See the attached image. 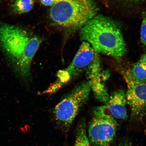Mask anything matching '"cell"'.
Instances as JSON below:
<instances>
[{
    "mask_svg": "<svg viewBox=\"0 0 146 146\" xmlns=\"http://www.w3.org/2000/svg\"><path fill=\"white\" fill-rule=\"evenodd\" d=\"M42 41L21 27L0 21V48L24 81L30 77L33 59Z\"/></svg>",
    "mask_w": 146,
    "mask_h": 146,
    "instance_id": "obj_1",
    "label": "cell"
},
{
    "mask_svg": "<svg viewBox=\"0 0 146 146\" xmlns=\"http://www.w3.org/2000/svg\"><path fill=\"white\" fill-rule=\"evenodd\" d=\"M80 36L98 53L118 59L126 52V45L119 25L106 16H95L82 27Z\"/></svg>",
    "mask_w": 146,
    "mask_h": 146,
    "instance_id": "obj_2",
    "label": "cell"
},
{
    "mask_svg": "<svg viewBox=\"0 0 146 146\" xmlns=\"http://www.w3.org/2000/svg\"><path fill=\"white\" fill-rule=\"evenodd\" d=\"M98 12L94 0H58L51 8L50 14L56 24L74 30L81 29Z\"/></svg>",
    "mask_w": 146,
    "mask_h": 146,
    "instance_id": "obj_3",
    "label": "cell"
},
{
    "mask_svg": "<svg viewBox=\"0 0 146 146\" xmlns=\"http://www.w3.org/2000/svg\"><path fill=\"white\" fill-rule=\"evenodd\" d=\"M91 89L90 82H83L54 107L53 111L54 122L62 132H68L75 118L88 100Z\"/></svg>",
    "mask_w": 146,
    "mask_h": 146,
    "instance_id": "obj_4",
    "label": "cell"
},
{
    "mask_svg": "<svg viewBox=\"0 0 146 146\" xmlns=\"http://www.w3.org/2000/svg\"><path fill=\"white\" fill-rule=\"evenodd\" d=\"M98 53L86 42L83 41L69 66L57 73V79L48 89L52 94L59 90L66 84L79 76L84 70L99 59Z\"/></svg>",
    "mask_w": 146,
    "mask_h": 146,
    "instance_id": "obj_5",
    "label": "cell"
},
{
    "mask_svg": "<svg viewBox=\"0 0 146 146\" xmlns=\"http://www.w3.org/2000/svg\"><path fill=\"white\" fill-rule=\"evenodd\" d=\"M117 125L114 118L106 111L104 106L96 108L88 128L91 143L94 146H108L115 136Z\"/></svg>",
    "mask_w": 146,
    "mask_h": 146,
    "instance_id": "obj_6",
    "label": "cell"
},
{
    "mask_svg": "<svg viewBox=\"0 0 146 146\" xmlns=\"http://www.w3.org/2000/svg\"><path fill=\"white\" fill-rule=\"evenodd\" d=\"M124 76L127 85V103L130 106L132 116L138 117L146 112V83H137Z\"/></svg>",
    "mask_w": 146,
    "mask_h": 146,
    "instance_id": "obj_7",
    "label": "cell"
},
{
    "mask_svg": "<svg viewBox=\"0 0 146 146\" xmlns=\"http://www.w3.org/2000/svg\"><path fill=\"white\" fill-rule=\"evenodd\" d=\"M100 62L99 58L91 65L86 70L88 81L91 84V89L95 96L100 101L106 104L110 96L108 94L103 80L102 79Z\"/></svg>",
    "mask_w": 146,
    "mask_h": 146,
    "instance_id": "obj_8",
    "label": "cell"
},
{
    "mask_svg": "<svg viewBox=\"0 0 146 146\" xmlns=\"http://www.w3.org/2000/svg\"><path fill=\"white\" fill-rule=\"evenodd\" d=\"M127 103L126 93L119 89L112 93L104 105L106 111L110 113L113 117L118 119H125L127 117L126 108Z\"/></svg>",
    "mask_w": 146,
    "mask_h": 146,
    "instance_id": "obj_9",
    "label": "cell"
},
{
    "mask_svg": "<svg viewBox=\"0 0 146 146\" xmlns=\"http://www.w3.org/2000/svg\"><path fill=\"white\" fill-rule=\"evenodd\" d=\"M124 75L137 83H146V67L139 61L134 64Z\"/></svg>",
    "mask_w": 146,
    "mask_h": 146,
    "instance_id": "obj_10",
    "label": "cell"
},
{
    "mask_svg": "<svg viewBox=\"0 0 146 146\" xmlns=\"http://www.w3.org/2000/svg\"><path fill=\"white\" fill-rule=\"evenodd\" d=\"M74 146H92L87 136L86 124L84 119L80 120L76 127Z\"/></svg>",
    "mask_w": 146,
    "mask_h": 146,
    "instance_id": "obj_11",
    "label": "cell"
},
{
    "mask_svg": "<svg viewBox=\"0 0 146 146\" xmlns=\"http://www.w3.org/2000/svg\"><path fill=\"white\" fill-rule=\"evenodd\" d=\"M34 5L33 0H16L13 5V9L15 13L22 14L30 11Z\"/></svg>",
    "mask_w": 146,
    "mask_h": 146,
    "instance_id": "obj_12",
    "label": "cell"
},
{
    "mask_svg": "<svg viewBox=\"0 0 146 146\" xmlns=\"http://www.w3.org/2000/svg\"><path fill=\"white\" fill-rule=\"evenodd\" d=\"M140 39L142 46L145 47L146 45V12L142 13V21L140 33Z\"/></svg>",
    "mask_w": 146,
    "mask_h": 146,
    "instance_id": "obj_13",
    "label": "cell"
},
{
    "mask_svg": "<svg viewBox=\"0 0 146 146\" xmlns=\"http://www.w3.org/2000/svg\"><path fill=\"white\" fill-rule=\"evenodd\" d=\"M42 4L46 6H52L58 0H40Z\"/></svg>",
    "mask_w": 146,
    "mask_h": 146,
    "instance_id": "obj_14",
    "label": "cell"
},
{
    "mask_svg": "<svg viewBox=\"0 0 146 146\" xmlns=\"http://www.w3.org/2000/svg\"><path fill=\"white\" fill-rule=\"evenodd\" d=\"M139 62L146 67V54H143L141 56Z\"/></svg>",
    "mask_w": 146,
    "mask_h": 146,
    "instance_id": "obj_15",
    "label": "cell"
},
{
    "mask_svg": "<svg viewBox=\"0 0 146 146\" xmlns=\"http://www.w3.org/2000/svg\"><path fill=\"white\" fill-rule=\"evenodd\" d=\"M131 2H138L141 1H143V0H127Z\"/></svg>",
    "mask_w": 146,
    "mask_h": 146,
    "instance_id": "obj_16",
    "label": "cell"
},
{
    "mask_svg": "<svg viewBox=\"0 0 146 146\" xmlns=\"http://www.w3.org/2000/svg\"><path fill=\"white\" fill-rule=\"evenodd\" d=\"M119 146H132L130 145H128V144H123V145H120Z\"/></svg>",
    "mask_w": 146,
    "mask_h": 146,
    "instance_id": "obj_17",
    "label": "cell"
}]
</instances>
